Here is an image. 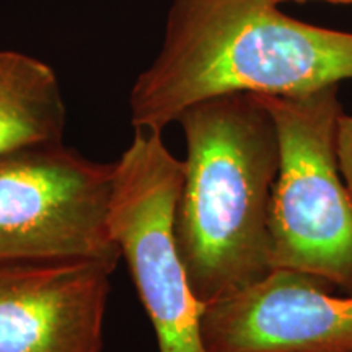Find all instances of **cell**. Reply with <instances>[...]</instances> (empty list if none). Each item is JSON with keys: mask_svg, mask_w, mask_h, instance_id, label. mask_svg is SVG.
<instances>
[{"mask_svg": "<svg viewBox=\"0 0 352 352\" xmlns=\"http://www.w3.org/2000/svg\"><path fill=\"white\" fill-rule=\"evenodd\" d=\"M351 78L352 33L294 20L267 0H175L160 54L131 90V124L162 132L214 96L303 95Z\"/></svg>", "mask_w": 352, "mask_h": 352, "instance_id": "6da1fadb", "label": "cell"}, {"mask_svg": "<svg viewBox=\"0 0 352 352\" xmlns=\"http://www.w3.org/2000/svg\"><path fill=\"white\" fill-rule=\"evenodd\" d=\"M176 122L188 155L175 241L192 294L209 305L274 271L271 204L279 139L271 113L252 94L199 101Z\"/></svg>", "mask_w": 352, "mask_h": 352, "instance_id": "7a4b0ae2", "label": "cell"}, {"mask_svg": "<svg viewBox=\"0 0 352 352\" xmlns=\"http://www.w3.org/2000/svg\"><path fill=\"white\" fill-rule=\"evenodd\" d=\"M258 98L271 113L279 139L271 204L272 266L352 294V195L336 157L342 114L338 85Z\"/></svg>", "mask_w": 352, "mask_h": 352, "instance_id": "3957f363", "label": "cell"}, {"mask_svg": "<svg viewBox=\"0 0 352 352\" xmlns=\"http://www.w3.org/2000/svg\"><path fill=\"white\" fill-rule=\"evenodd\" d=\"M116 164L63 142L0 155V263L95 261L118 266L109 222Z\"/></svg>", "mask_w": 352, "mask_h": 352, "instance_id": "277c9868", "label": "cell"}, {"mask_svg": "<svg viewBox=\"0 0 352 352\" xmlns=\"http://www.w3.org/2000/svg\"><path fill=\"white\" fill-rule=\"evenodd\" d=\"M183 170L160 131L135 129L114 175L111 232L152 321L158 352H208L204 305L192 294L175 241Z\"/></svg>", "mask_w": 352, "mask_h": 352, "instance_id": "5b68a950", "label": "cell"}, {"mask_svg": "<svg viewBox=\"0 0 352 352\" xmlns=\"http://www.w3.org/2000/svg\"><path fill=\"white\" fill-rule=\"evenodd\" d=\"M303 272L274 270L261 283L204 305L208 352H352V294L336 297Z\"/></svg>", "mask_w": 352, "mask_h": 352, "instance_id": "8992f818", "label": "cell"}, {"mask_svg": "<svg viewBox=\"0 0 352 352\" xmlns=\"http://www.w3.org/2000/svg\"><path fill=\"white\" fill-rule=\"evenodd\" d=\"M113 271L95 261L0 263V352H101Z\"/></svg>", "mask_w": 352, "mask_h": 352, "instance_id": "52a82bcc", "label": "cell"}, {"mask_svg": "<svg viewBox=\"0 0 352 352\" xmlns=\"http://www.w3.org/2000/svg\"><path fill=\"white\" fill-rule=\"evenodd\" d=\"M65 121L54 69L23 52L0 50V155L63 142Z\"/></svg>", "mask_w": 352, "mask_h": 352, "instance_id": "ba28073f", "label": "cell"}, {"mask_svg": "<svg viewBox=\"0 0 352 352\" xmlns=\"http://www.w3.org/2000/svg\"><path fill=\"white\" fill-rule=\"evenodd\" d=\"M336 157L342 179L352 195V116L344 113L338 120Z\"/></svg>", "mask_w": 352, "mask_h": 352, "instance_id": "9c48e42d", "label": "cell"}, {"mask_svg": "<svg viewBox=\"0 0 352 352\" xmlns=\"http://www.w3.org/2000/svg\"><path fill=\"white\" fill-rule=\"evenodd\" d=\"M327 2H333V3H347V6H352V0H327Z\"/></svg>", "mask_w": 352, "mask_h": 352, "instance_id": "30bf717a", "label": "cell"}, {"mask_svg": "<svg viewBox=\"0 0 352 352\" xmlns=\"http://www.w3.org/2000/svg\"><path fill=\"white\" fill-rule=\"evenodd\" d=\"M267 2H271V3H274V6H277V3L285 2V0H267ZM297 2H303V0H297Z\"/></svg>", "mask_w": 352, "mask_h": 352, "instance_id": "8fae6325", "label": "cell"}]
</instances>
